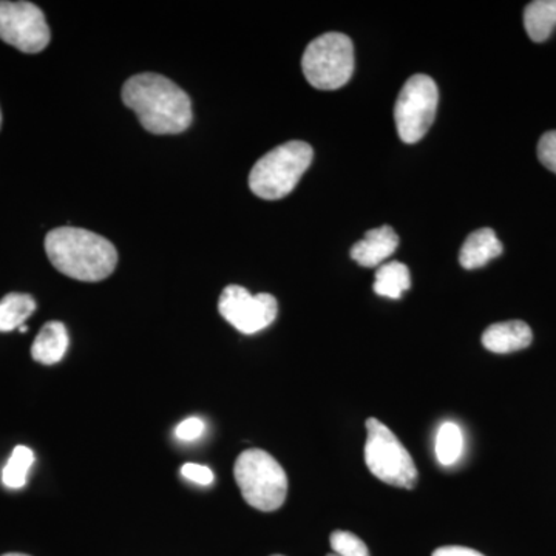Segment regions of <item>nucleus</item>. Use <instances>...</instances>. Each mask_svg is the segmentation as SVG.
Masks as SVG:
<instances>
[{
	"instance_id": "obj_1",
	"label": "nucleus",
	"mask_w": 556,
	"mask_h": 556,
	"mask_svg": "<svg viewBox=\"0 0 556 556\" xmlns=\"http://www.w3.org/2000/svg\"><path fill=\"white\" fill-rule=\"evenodd\" d=\"M124 104L137 113L150 134L177 135L192 124V101L174 80L159 73H139L123 87Z\"/></svg>"
},
{
	"instance_id": "obj_2",
	"label": "nucleus",
	"mask_w": 556,
	"mask_h": 556,
	"mask_svg": "<svg viewBox=\"0 0 556 556\" xmlns=\"http://www.w3.org/2000/svg\"><path fill=\"white\" fill-rule=\"evenodd\" d=\"M51 265L79 281H101L118 265V251L104 237L80 228H56L46 237Z\"/></svg>"
},
{
	"instance_id": "obj_3",
	"label": "nucleus",
	"mask_w": 556,
	"mask_h": 556,
	"mask_svg": "<svg viewBox=\"0 0 556 556\" xmlns=\"http://www.w3.org/2000/svg\"><path fill=\"white\" fill-rule=\"evenodd\" d=\"M313 159L308 142H285L255 163L249 174V188L263 200L285 199L309 169Z\"/></svg>"
},
{
	"instance_id": "obj_4",
	"label": "nucleus",
	"mask_w": 556,
	"mask_h": 556,
	"mask_svg": "<svg viewBox=\"0 0 556 556\" xmlns=\"http://www.w3.org/2000/svg\"><path fill=\"white\" fill-rule=\"evenodd\" d=\"M233 477L249 506L274 511L283 506L288 495V478L283 467L263 450L241 453L233 467Z\"/></svg>"
},
{
	"instance_id": "obj_5",
	"label": "nucleus",
	"mask_w": 556,
	"mask_h": 556,
	"mask_svg": "<svg viewBox=\"0 0 556 556\" xmlns=\"http://www.w3.org/2000/svg\"><path fill=\"white\" fill-rule=\"evenodd\" d=\"M302 70L306 80L316 89H340L354 73L353 40L334 31L318 36L303 53Z\"/></svg>"
},
{
	"instance_id": "obj_6",
	"label": "nucleus",
	"mask_w": 556,
	"mask_h": 556,
	"mask_svg": "<svg viewBox=\"0 0 556 556\" xmlns=\"http://www.w3.org/2000/svg\"><path fill=\"white\" fill-rule=\"evenodd\" d=\"M367 433L365 463L368 470L386 484L413 489L419 473L415 460L396 434L375 417L367 420Z\"/></svg>"
},
{
	"instance_id": "obj_7",
	"label": "nucleus",
	"mask_w": 556,
	"mask_h": 556,
	"mask_svg": "<svg viewBox=\"0 0 556 556\" xmlns=\"http://www.w3.org/2000/svg\"><path fill=\"white\" fill-rule=\"evenodd\" d=\"M438 104L437 83L427 75L412 76L402 87L394 105L399 138L407 144H415L426 137L434 123Z\"/></svg>"
},
{
	"instance_id": "obj_8",
	"label": "nucleus",
	"mask_w": 556,
	"mask_h": 556,
	"mask_svg": "<svg viewBox=\"0 0 556 556\" xmlns=\"http://www.w3.org/2000/svg\"><path fill=\"white\" fill-rule=\"evenodd\" d=\"M46 14L31 2H0V39L24 53L36 54L50 43Z\"/></svg>"
},
{
	"instance_id": "obj_9",
	"label": "nucleus",
	"mask_w": 556,
	"mask_h": 556,
	"mask_svg": "<svg viewBox=\"0 0 556 556\" xmlns=\"http://www.w3.org/2000/svg\"><path fill=\"white\" fill-rule=\"evenodd\" d=\"M218 311L222 317L243 334H255L274 324L278 303L274 295H252L247 288L230 285L219 295Z\"/></svg>"
},
{
	"instance_id": "obj_10",
	"label": "nucleus",
	"mask_w": 556,
	"mask_h": 556,
	"mask_svg": "<svg viewBox=\"0 0 556 556\" xmlns=\"http://www.w3.org/2000/svg\"><path fill=\"white\" fill-rule=\"evenodd\" d=\"M399 237L390 226L371 229L351 248V258L364 268H376L396 252Z\"/></svg>"
},
{
	"instance_id": "obj_11",
	"label": "nucleus",
	"mask_w": 556,
	"mask_h": 556,
	"mask_svg": "<svg viewBox=\"0 0 556 556\" xmlns=\"http://www.w3.org/2000/svg\"><path fill=\"white\" fill-rule=\"evenodd\" d=\"M533 332L522 320L501 321L485 329L482 345L495 354L515 353L532 345Z\"/></svg>"
},
{
	"instance_id": "obj_12",
	"label": "nucleus",
	"mask_w": 556,
	"mask_h": 556,
	"mask_svg": "<svg viewBox=\"0 0 556 556\" xmlns=\"http://www.w3.org/2000/svg\"><path fill=\"white\" fill-rule=\"evenodd\" d=\"M504 248L495 230L482 228L475 230L464 241L459 252V263L464 269H479L503 254Z\"/></svg>"
},
{
	"instance_id": "obj_13",
	"label": "nucleus",
	"mask_w": 556,
	"mask_h": 556,
	"mask_svg": "<svg viewBox=\"0 0 556 556\" xmlns=\"http://www.w3.org/2000/svg\"><path fill=\"white\" fill-rule=\"evenodd\" d=\"M70 345L67 328L61 321H49L40 329L31 346V357L42 365H54L64 358Z\"/></svg>"
},
{
	"instance_id": "obj_14",
	"label": "nucleus",
	"mask_w": 556,
	"mask_h": 556,
	"mask_svg": "<svg viewBox=\"0 0 556 556\" xmlns=\"http://www.w3.org/2000/svg\"><path fill=\"white\" fill-rule=\"evenodd\" d=\"M525 27L533 42H544L556 28V0H535L525 10Z\"/></svg>"
},
{
	"instance_id": "obj_15",
	"label": "nucleus",
	"mask_w": 556,
	"mask_h": 556,
	"mask_svg": "<svg viewBox=\"0 0 556 556\" xmlns=\"http://www.w3.org/2000/svg\"><path fill=\"white\" fill-rule=\"evenodd\" d=\"M412 287V277L404 263H383L376 273L375 292L382 298L399 300Z\"/></svg>"
},
{
	"instance_id": "obj_16",
	"label": "nucleus",
	"mask_w": 556,
	"mask_h": 556,
	"mask_svg": "<svg viewBox=\"0 0 556 556\" xmlns=\"http://www.w3.org/2000/svg\"><path fill=\"white\" fill-rule=\"evenodd\" d=\"M36 311L31 295L11 292L0 300V332H10L24 327L25 320Z\"/></svg>"
},
{
	"instance_id": "obj_17",
	"label": "nucleus",
	"mask_w": 556,
	"mask_h": 556,
	"mask_svg": "<svg viewBox=\"0 0 556 556\" xmlns=\"http://www.w3.org/2000/svg\"><path fill=\"white\" fill-rule=\"evenodd\" d=\"M33 463H35V453L30 448L24 447V445L14 448L2 471L3 484L9 489H22L27 484V475Z\"/></svg>"
},
{
	"instance_id": "obj_18",
	"label": "nucleus",
	"mask_w": 556,
	"mask_h": 556,
	"mask_svg": "<svg viewBox=\"0 0 556 556\" xmlns=\"http://www.w3.org/2000/svg\"><path fill=\"white\" fill-rule=\"evenodd\" d=\"M464 438L460 428L453 422L442 424L437 437V457L442 466H452L463 455Z\"/></svg>"
},
{
	"instance_id": "obj_19",
	"label": "nucleus",
	"mask_w": 556,
	"mask_h": 556,
	"mask_svg": "<svg viewBox=\"0 0 556 556\" xmlns=\"http://www.w3.org/2000/svg\"><path fill=\"white\" fill-rule=\"evenodd\" d=\"M332 552L327 556H369L367 544L354 533L336 530L331 535Z\"/></svg>"
},
{
	"instance_id": "obj_20",
	"label": "nucleus",
	"mask_w": 556,
	"mask_h": 556,
	"mask_svg": "<svg viewBox=\"0 0 556 556\" xmlns=\"http://www.w3.org/2000/svg\"><path fill=\"white\" fill-rule=\"evenodd\" d=\"M538 160L556 175V130L546 131L538 142Z\"/></svg>"
},
{
	"instance_id": "obj_21",
	"label": "nucleus",
	"mask_w": 556,
	"mask_h": 556,
	"mask_svg": "<svg viewBox=\"0 0 556 556\" xmlns=\"http://www.w3.org/2000/svg\"><path fill=\"white\" fill-rule=\"evenodd\" d=\"M204 426L203 420L200 417H189V419L182 420L181 424L175 430V437L179 439V441H195L199 439L201 434H203Z\"/></svg>"
},
{
	"instance_id": "obj_22",
	"label": "nucleus",
	"mask_w": 556,
	"mask_h": 556,
	"mask_svg": "<svg viewBox=\"0 0 556 556\" xmlns=\"http://www.w3.org/2000/svg\"><path fill=\"white\" fill-rule=\"evenodd\" d=\"M182 477L199 485H211L214 482V473L211 468L199 464H185L181 468Z\"/></svg>"
},
{
	"instance_id": "obj_23",
	"label": "nucleus",
	"mask_w": 556,
	"mask_h": 556,
	"mask_svg": "<svg viewBox=\"0 0 556 556\" xmlns=\"http://www.w3.org/2000/svg\"><path fill=\"white\" fill-rule=\"evenodd\" d=\"M431 556H484L481 552L473 551V548L463 546H445L439 547Z\"/></svg>"
},
{
	"instance_id": "obj_24",
	"label": "nucleus",
	"mask_w": 556,
	"mask_h": 556,
	"mask_svg": "<svg viewBox=\"0 0 556 556\" xmlns=\"http://www.w3.org/2000/svg\"><path fill=\"white\" fill-rule=\"evenodd\" d=\"M2 556H30V555H24V554H5Z\"/></svg>"
},
{
	"instance_id": "obj_25",
	"label": "nucleus",
	"mask_w": 556,
	"mask_h": 556,
	"mask_svg": "<svg viewBox=\"0 0 556 556\" xmlns=\"http://www.w3.org/2000/svg\"><path fill=\"white\" fill-rule=\"evenodd\" d=\"M27 329H28V328H27V327H25V325H24V327H21V328H20V331H21V332H27Z\"/></svg>"
},
{
	"instance_id": "obj_26",
	"label": "nucleus",
	"mask_w": 556,
	"mask_h": 556,
	"mask_svg": "<svg viewBox=\"0 0 556 556\" xmlns=\"http://www.w3.org/2000/svg\"><path fill=\"white\" fill-rule=\"evenodd\" d=\"M0 126H2V113H0Z\"/></svg>"
},
{
	"instance_id": "obj_27",
	"label": "nucleus",
	"mask_w": 556,
	"mask_h": 556,
	"mask_svg": "<svg viewBox=\"0 0 556 556\" xmlns=\"http://www.w3.org/2000/svg\"><path fill=\"white\" fill-rule=\"evenodd\" d=\"M273 556H283V555H273Z\"/></svg>"
}]
</instances>
